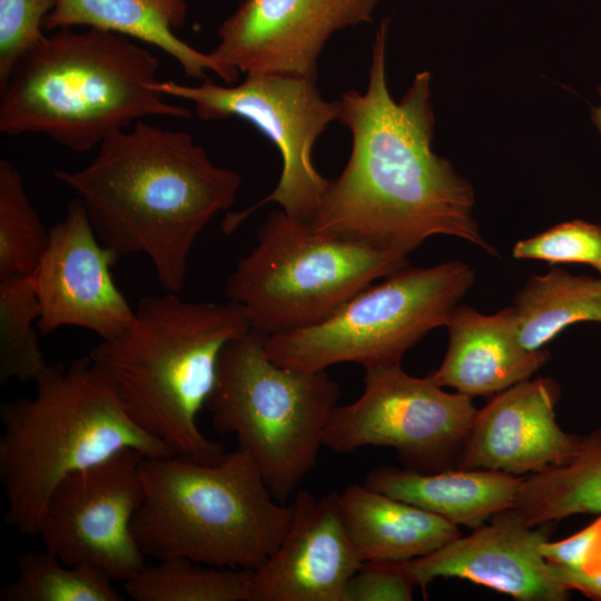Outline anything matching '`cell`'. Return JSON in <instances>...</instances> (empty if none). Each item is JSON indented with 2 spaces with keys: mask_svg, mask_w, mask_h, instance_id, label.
Returning <instances> with one entry per match:
<instances>
[{
  "mask_svg": "<svg viewBox=\"0 0 601 601\" xmlns=\"http://www.w3.org/2000/svg\"><path fill=\"white\" fill-rule=\"evenodd\" d=\"M387 32L383 20L372 45L366 90L339 98L338 121L351 132V154L339 176L329 179L311 227L405 257L434 235L466 240L495 256L473 215L472 185L432 150L431 73L418 72L400 101L390 93Z\"/></svg>",
  "mask_w": 601,
  "mask_h": 601,
  "instance_id": "6da1fadb",
  "label": "cell"
},
{
  "mask_svg": "<svg viewBox=\"0 0 601 601\" xmlns=\"http://www.w3.org/2000/svg\"><path fill=\"white\" fill-rule=\"evenodd\" d=\"M98 147L86 167L55 178L81 200L106 247L146 255L162 289L179 293L197 237L235 203L240 176L216 166L188 132L144 119Z\"/></svg>",
  "mask_w": 601,
  "mask_h": 601,
  "instance_id": "7a4b0ae2",
  "label": "cell"
},
{
  "mask_svg": "<svg viewBox=\"0 0 601 601\" xmlns=\"http://www.w3.org/2000/svg\"><path fill=\"white\" fill-rule=\"evenodd\" d=\"M177 294L141 297L130 324L89 357L138 427L177 454L215 462L223 446L201 433L198 413L213 391L223 348L250 325L234 302L186 300Z\"/></svg>",
  "mask_w": 601,
  "mask_h": 601,
  "instance_id": "3957f363",
  "label": "cell"
},
{
  "mask_svg": "<svg viewBox=\"0 0 601 601\" xmlns=\"http://www.w3.org/2000/svg\"><path fill=\"white\" fill-rule=\"evenodd\" d=\"M158 69L157 57L129 37L58 29L18 61L0 90V131L42 134L85 152L146 117L189 118L158 90Z\"/></svg>",
  "mask_w": 601,
  "mask_h": 601,
  "instance_id": "277c9868",
  "label": "cell"
},
{
  "mask_svg": "<svg viewBox=\"0 0 601 601\" xmlns=\"http://www.w3.org/2000/svg\"><path fill=\"white\" fill-rule=\"evenodd\" d=\"M32 397L0 406V482L6 521L37 536L46 503L68 474L132 449L145 457L175 453L124 411L106 373L88 356L57 363L35 380Z\"/></svg>",
  "mask_w": 601,
  "mask_h": 601,
  "instance_id": "5b68a950",
  "label": "cell"
},
{
  "mask_svg": "<svg viewBox=\"0 0 601 601\" xmlns=\"http://www.w3.org/2000/svg\"><path fill=\"white\" fill-rule=\"evenodd\" d=\"M144 499L132 521L146 556L257 570L276 550L293 518L246 449L215 462L181 454L144 457Z\"/></svg>",
  "mask_w": 601,
  "mask_h": 601,
  "instance_id": "8992f818",
  "label": "cell"
},
{
  "mask_svg": "<svg viewBox=\"0 0 601 601\" xmlns=\"http://www.w3.org/2000/svg\"><path fill=\"white\" fill-rule=\"evenodd\" d=\"M267 336L249 329L223 348L206 408L220 434H234L285 503L315 467L341 387L326 370L275 363Z\"/></svg>",
  "mask_w": 601,
  "mask_h": 601,
  "instance_id": "52a82bcc",
  "label": "cell"
},
{
  "mask_svg": "<svg viewBox=\"0 0 601 601\" xmlns=\"http://www.w3.org/2000/svg\"><path fill=\"white\" fill-rule=\"evenodd\" d=\"M408 265L366 243L315 233L282 209L272 211L225 285L227 300L266 336L317 325L357 293Z\"/></svg>",
  "mask_w": 601,
  "mask_h": 601,
  "instance_id": "ba28073f",
  "label": "cell"
},
{
  "mask_svg": "<svg viewBox=\"0 0 601 601\" xmlns=\"http://www.w3.org/2000/svg\"><path fill=\"white\" fill-rule=\"evenodd\" d=\"M474 282V269L461 260L407 265L357 293L324 322L267 336L268 356L303 371L341 363L365 370L401 364L427 333L446 326Z\"/></svg>",
  "mask_w": 601,
  "mask_h": 601,
  "instance_id": "9c48e42d",
  "label": "cell"
},
{
  "mask_svg": "<svg viewBox=\"0 0 601 601\" xmlns=\"http://www.w3.org/2000/svg\"><path fill=\"white\" fill-rule=\"evenodd\" d=\"M157 88L165 96L193 102L199 120L238 117L250 122L280 154L276 187L249 209L227 215L225 233L268 203L277 204L288 216L312 223L329 183L316 170L312 150L341 114L339 100L328 101L321 95L317 77L249 73L234 86L218 85L207 77L198 86L159 81Z\"/></svg>",
  "mask_w": 601,
  "mask_h": 601,
  "instance_id": "30bf717a",
  "label": "cell"
},
{
  "mask_svg": "<svg viewBox=\"0 0 601 601\" xmlns=\"http://www.w3.org/2000/svg\"><path fill=\"white\" fill-rule=\"evenodd\" d=\"M476 413L471 397L411 376L401 364L373 367L365 370L362 395L335 407L323 446L342 454L387 446L408 470L440 472L457 461Z\"/></svg>",
  "mask_w": 601,
  "mask_h": 601,
  "instance_id": "8fae6325",
  "label": "cell"
},
{
  "mask_svg": "<svg viewBox=\"0 0 601 601\" xmlns=\"http://www.w3.org/2000/svg\"><path fill=\"white\" fill-rule=\"evenodd\" d=\"M145 456L125 449L65 476L51 492L37 536L68 565L89 564L112 581L135 577L146 565L132 521L142 499Z\"/></svg>",
  "mask_w": 601,
  "mask_h": 601,
  "instance_id": "7c38bea8",
  "label": "cell"
},
{
  "mask_svg": "<svg viewBox=\"0 0 601 601\" xmlns=\"http://www.w3.org/2000/svg\"><path fill=\"white\" fill-rule=\"evenodd\" d=\"M378 0H243L218 28L209 55L240 72L317 77V61L329 37L372 22Z\"/></svg>",
  "mask_w": 601,
  "mask_h": 601,
  "instance_id": "4fadbf2b",
  "label": "cell"
},
{
  "mask_svg": "<svg viewBox=\"0 0 601 601\" xmlns=\"http://www.w3.org/2000/svg\"><path fill=\"white\" fill-rule=\"evenodd\" d=\"M119 257L99 240L81 200L72 199L49 229L46 252L30 277L39 305L38 331L48 335L76 326L101 341L119 335L134 317L112 278Z\"/></svg>",
  "mask_w": 601,
  "mask_h": 601,
  "instance_id": "5bb4252c",
  "label": "cell"
},
{
  "mask_svg": "<svg viewBox=\"0 0 601 601\" xmlns=\"http://www.w3.org/2000/svg\"><path fill=\"white\" fill-rule=\"evenodd\" d=\"M548 530L530 525L512 508L490 524L459 536L431 554L404 562L422 590L439 578H459L485 585L520 601H563L569 589L551 572L540 552Z\"/></svg>",
  "mask_w": 601,
  "mask_h": 601,
  "instance_id": "9a60e30c",
  "label": "cell"
},
{
  "mask_svg": "<svg viewBox=\"0 0 601 601\" xmlns=\"http://www.w3.org/2000/svg\"><path fill=\"white\" fill-rule=\"evenodd\" d=\"M288 530L252 573L250 601H343L362 564L345 528L339 493L298 490Z\"/></svg>",
  "mask_w": 601,
  "mask_h": 601,
  "instance_id": "2e32d148",
  "label": "cell"
},
{
  "mask_svg": "<svg viewBox=\"0 0 601 601\" xmlns=\"http://www.w3.org/2000/svg\"><path fill=\"white\" fill-rule=\"evenodd\" d=\"M559 385L550 377L515 384L477 410L456 467L515 476L569 462L582 436L561 430L555 420Z\"/></svg>",
  "mask_w": 601,
  "mask_h": 601,
  "instance_id": "e0dca14e",
  "label": "cell"
},
{
  "mask_svg": "<svg viewBox=\"0 0 601 601\" xmlns=\"http://www.w3.org/2000/svg\"><path fill=\"white\" fill-rule=\"evenodd\" d=\"M445 356L427 377L469 397L491 396L530 380L551 357L548 349H525L512 307L485 315L457 305L446 324Z\"/></svg>",
  "mask_w": 601,
  "mask_h": 601,
  "instance_id": "ac0fdd59",
  "label": "cell"
},
{
  "mask_svg": "<svg viewBox=\"0 0 601 601\" xmlns=\"http://www.w3.org/2000/svg\"><path fill=\"white\" fill-rule=\"evenodd\" d=\"M186 0H57L43 21L45 30L88 26L140 40L175 59L187 77L207 78L215 72L226 83L238 76L176 36L185 24Z\"/></svg>",
  "mask_w": 601,
  "mask_h": 601,
  "instance_id": "d6986e66",
  "label": "cell"
},
{
  "mask_svg": "<svg viewBox=\"0 0 601 601\" xmlns=\"http://www.w3.org/2000/svg\"><path fill=\"white\" fill-rule=\"evenodd\" d=\"M523 479L487 470L422 473L378 466L367 473L364 484L457 526L476 529L496 513L514 506Z\"/></svg>",
  "mask_w": 601,
  "mask_h": 601,
  "instance_id": "ffe728a7",
  "label": "cell"
},
{
  "mask_svg": "<svg viewBox=\"0 0 601 601\" xmlns=\"http://www.w3.org/2000/svg\"><path fill=\"white\" fill-rule=\"evenodd\" d=\"M342 518L362 562H406L461 535L459 526L407 502L351 484L339 493Z\"/></svg>",
  "mask_w": 601,
  "mask_h": 601,
  "instance_id": "44dd1931",
  "label": "cell"
},
{
  "mask_svg": "<svg viewBox=\"0 0 601 601\" xmlns=\"http://www.w3.org/2000/svg\"><path fill=\"white\" fill-rule=\"evenodd\" d=\"M511 307L521 345L528 351L544 348L574 323H601V276L552 267L531 275Z\"/></svg>",
  "mask_w": 601,
  "mask_h": 601,
  "instance_id": "7402d4cb",
  "label": "cell"
},
{
  "mask_svg": "<svg viewBox=\"0 0 601 601\" xmlns=\"http://www.w3.org/2000/svg\"><path fill=\"white\" fill-rule=\"evenodd\" d=\"M513 509L530 525L583 513H601V428L582 436L565 464L523 479Z\"/></svg>",
  "mask_w": 601,
  "mask_h": 601,
  "instance_id": "603a6c76",
  "label": "cell"
},
{
  "mask_svg": "<svg viewBox=\"0 0 601 601\" xmlns=\"http://www.w3.org/2000/svg\"><path fill=\"white\" fill-rule=\"evenodd\" d=\"M252 573L167 558L146 564L124 589L136 601H250Z\"/></svg>",
  "mask_w": 601,
  "mask_h": 601,
  "instance_id": "cb8c5ba5",
  "label": "cell"
},
{
  "mask_svg": "<svg viewBox=\"0 0 601 601\" xmlns=\"http://www.w3.org/2000/svg\"><path fill=\"white\" fill-rule=\"evenodd\" d=\"M111 582L92 565H68L47 550L24 552L16 579L1 588L0 601H122Z\"/></svg>",
  "mask_w": 601,
  "mask_h": 601,
  "instance_id": "d4e9b609",
  "label": "cell"
},
{
  "mask_svg": "<svg viewBox=\"0 0 601 601\" xmlns=\"http://www.w3.org/2000/svg\"><path fill=\"white\" fill-rule=\"evenodd\" d=\"M49 230L31 204L18 168L0 160V279L33 275L46 252Z\"/></svg>",
  "mask_w": 601,
  "mask_h": 601,
  "instance_id": "484cf974",
  "label": "cell"
},
{
  "mask_svg": "<svg viewBox=\"0 0 601 601\" xmlns=\"http://www.w3.org/2000/svg\"><path fill=\"white\" fill-rule=\"evenodd\" d=\"M39 305L31 278L0 279V382L33 381L49 365L37 321Z\"/></svg>",
  "mask_w": 601,
  "mask_h": 601,
  "instance_id": "4316f807",
  "label": "cell"
},
{
  "mask_svg": "<svg viewBox=\"0 0 601 601\" xmlns=\"http://www.w3.org/2000/svg\"><path fill=\"white\" fill-rule=\"evenodd\" d=\"M518 259L543 260L550 265L583 264L601 276V226L581 219L563 221L512 248Z\"/></svg>",
  "mask_w": 601,
  "mask_h": 601,
  "instance_id": "83f0119b",
  "label": "cell"
},
{
  "mask_svg": "<svg viewBox=\"0 0 601 601\" xmlns=\"http://www.w3.org/2000/svg\"><path fill=\"white\" fill-rule=\"evenodd\" d=\"M57 0H0V90L18 61L46 35L43 21Z\"/></svg>",
  "mask_w": 601,
  "mask_h": 601,
  "instance_id": "f1b7e54d",
  "label": "cell"
},
{
  "mask_svg": "<svg viewBox=\"0 0 601 601\" xmlns=\"http://www.w3.org/2000/svg\"><path fill=\"white\" fill-rule=\"evenodd\" d=\"M414 587L404 562L365 561L349 579L343 601H410Z\"/></svg>",
  "mask_w": 601,
  "mask_h": 601,
  "instance_id": "f546056e",
  "label": "cell"
},
{
  "mask_svg": "<svg viewBox=\"0 0 601 601\" xmlns=\"http://www.w3.org/2000/svg\"><path fill=\"white\" fill-rule=\"evenodd\" d=\"M540 552L550 563L589 570L601 553V518L568 539L543 542Z\"/></svg>",
  "mask_w": 601,
  "mask_h": 601,
  "instance_id": "4dcf8cb0",
  "label": "cell"
},
{
  "mask_svg": "<svg viewBox=\"0 0 601 601\" xmlns=\"http://www.w3.org/2000/svg\"><path fill=\"white\" fill-rule=\"evenodd\" d=\"M550 569L554 578L569 590H579L589 598L601 600V571L589 572L553 563H550Z\"/></svg>",
  "mask_w": 601,
  "mask_h": 601,
  "instance_id": "1f68e13d",
  "label": "cell"
},
{
  "mask_svg": "<svg viewBox=\"0 0 601 601\" xmlns=\"http://www.w3.org/2000/svg\"><path fill=\"white\" fill-rule=\"evenodd\" d=\"M597 90H598V93L600 96V105L592 109L591 119H592V122L594 124L595 128L598 129V132H599L600 138H601V83H600V86L598 87Z\"/></svg>",
  "mask_w": 601,
  "mask_h": 601,
  "instance_id": "d6a6232c",
  "label": "cell"
},
{
  "mask_svg": "<svg viewBox=\"0 0 601 601\" xmlns=\"http://www.w3.org/2000/svg\"><path fill=\"white\" fill-rule=\"evenodd\" d=\"M600 276V275H599Z\"/></svg>",
  "mask_w": 601,
  "mask_h": 601,
  "instance_id": "836d02e7",
  "label": "cell"
}]
</instances>
